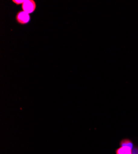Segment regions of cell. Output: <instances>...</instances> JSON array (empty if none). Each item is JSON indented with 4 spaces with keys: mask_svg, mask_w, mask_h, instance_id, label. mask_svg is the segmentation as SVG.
I'll return each mask as SVG.
<instances>
[{
    "mask_svg": "<svg viewBox=\"0 0 138 154\" xmlns=\"http://www.w3.org/2000/svg\"><path fill=\"white\" fill-rule=\"evenodd\" d=\"M15 19L18 23L22 25H26L30 22L31 16L30 14L27 13V12L23 11H20L17 12Z\"/></svg>",
    "mask_w": 138,
    "mask_h": 154,
    "instance_id": "obj_1",
    "label": "cell"
},
{
    "mask_svg": "<svg viewBox=\"0 0 138 154\" xmlns=\"http://www.w3.org/2000/svg\"><path fill=\"white\" fill-rule=\"evenodd\" d=\"M37 8V5L34 0H26L24 4L21 5L22 11L32 14L35 12Z\"/></svg>",
    "mask_w": 138,
    "mask_h": 154,
    "instance_id": "obj_2",
    "label": "cell"
},
{
    "mask_svg": "<svg viewBox=\"0 0 138 154\" xmlns=\"http://www.w3.org/2000/svg\"><path fill=\"white\" fill-rule=\"evenodd\" d=\"M116 154H132V149L127 146H121L116 150Z\"/></svg>",
    "mask_w": 138,
    "mask_h": 154,
    "instance_id": "obj_3",
    "label": "cell"
},
{
    "mask_svg": "<svg viewBox=\"0 0 138 154\" xmlns=\"http://www.w3.org/2000/svg\"><path fill=\"white\" fill-rule=\"evenodd\" d=\"M120 146L129 147L132 149H133V144L131 141V140L129 139H122L120 141Z\"/></svg>",
    "mask_w": 138,
    "mask_h": 154,
    "instance_id": "obj_4",
    "label": "cell"
},
{
    "mask_svg": "<svg viewBox=\"0 0 138 154\" xmlns=\"http://www.w3.org/2000/svg\"><path fill=\"white\" fill-rule=\"evenodd\" d=\"M12 2L16 5H22V4L24 3L25 2H26V0H12Z\"/></svg>",
    "mask_w": 138,
    "mask_h": 154,
    "instance_id": "obj_5",
    "label": "cell"
}]
</instances>
